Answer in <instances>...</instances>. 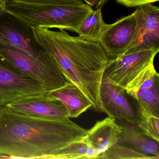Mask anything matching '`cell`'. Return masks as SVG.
<instances>
[{
  "mask_svg": "<svg viewBox=\"0 0 159 159\" xmlns=\"http://www.w3.org/2000/svg\"><path fill=\"white\" fill-rule=\"evenodd\" d=\"M87 130L69 118L30 116L0 108V159H58L59 152L83 140Z\"/></svg>",
  "mask_w": 159,
  "mask_h": 159,
  "instance_id": "1",
  "label": "cell"
},
{
  "mask_svg": "<svg viewBox=\"0 0 159 159\" xmlns=\"http://www.w3.org/2000/svg\"><path fill=\"white\" fill-rule=\"evenodd\" d=\"M32 29L36 41L59 71L101 111L100 86L110 59L100 43L70 36L65 30Z\"/></svg>",
  "mask_w": 159,
  "mask_h": 159,
  "instance_id": "2",
  "label": "cell"
},
{
  "mask_svg": "<svg viewBox=\"0 0 159 159\" xmlns=\"http://www.w3.org/2000/svg\"><path fill=\"white\" fill-rule=\"evenodd\" d=\"M3 10L32 29H58L77 32L85 17L93 11L87 4H41L12 0L2 2Z\"/></svg>",
  "mask_w": 159,
  "mask_h": 159,
  "instance_id": "3",
  "label": "cell"
},
{
  "mask_svg": "<svg viewBox=\"0 0 159 159\" xmlns=\"http://www.w3.org/2000/svg\"><path fill=\"white\" fill-rule=\"evenodd\" d=\"M0 55L40 82L48 92L60 88L68 81L47 54L39 57L16 47L0 44Z\"/></svg>",
  "mask_w": 159,
  "mask_h": 159,
  "instance_id": "4",
  "label": "cell"
},
{
  "mask_svg": "<svg viewBox=\"0 0 159 159\" xmlns=\"http://www.w3.org/2000/svg\"><path fill=\"white\" fill-rule=\"evenodd\" d=\"M159 48L141 49L125 53L110 59L104 71L102 82L125 89L144 70L153 65Z\"/></svg>",
  "mask_w": 159,
  "mask_h": 159,
  "instance_id": "5",
  "label": "cell"
},
{
  "mask_svg": "<svg viewBox=\"0 0 159 159\" xmlns=\"http://www.w3.org/2000/svg\"><path fill=\"white\" fill-rule=\"evenodd\" d=\"M47 92L40 82L0 55V108L22 98Z\"/></svg>",
  "mask_w": 159,
  "mask_h": 159,
  "instance_id": "6",
  "label": "cell"
},
{
  "mask_svg": "<svg viewBox=\"0 0 159 159\" xmlns=\"http://www.w3.org/2000/svg\"><path fill=\"white\" fill-rule=\"evenodd\" d=\"M0 44L16 47L39 57L46 55L35 40L32 28L3 8L0 11Z\"/></svg>",
  "mask_w": 159,
  "mask_h": 159,
  "instance_id": "7",
  "label": "cell"
},
{
  "mask_svg": "<svg viewBox=\"0 0 159 159\" xmlns=\"http://www.w3.org/2000/svg\"><path fill=\"white\" fill-rule=\"evenodd\" d=\"M136 24L134 38L125 53L159 48V8L147 3L134 11Z\"/></svg>",
  "mask_w": 159,
  "mask_h": 159,
  "instance_id": "8",
  "label": "cell"
},
{
  "mask_svg": "<svg viewBox=\"0 0 159 159\" xmlns=\"http://www.w3.org/2000/svg\"><path fill=\"white\" fill-rule=\"evenodd\" d=\"M136 24L134 12L113 24L105 23L99 43L110 59L117 58L127 50L134 38Z\"/></svg>",
  "mask_w": 159,
  "mask_h": 159,
  "instance_id": "9",
  "label": "cell"
},
{
  "mask_svg": "<svg viewBox=\"0 0 159 159\" xmlns=\"http://www.w3.org/2000/svg\"><path fill=\"white\" fill-rule=\"evenodd\" d=\"M127 94L125 89L102 82L99 94L101 111L111 119L137 125L139 122L137 109Z\"/></svg>",
  "mask_w": 159,
  "mask_h": 159,
  "instance_id": "10",
  "label": "cell"
},
{
  "mask_svg": "<svg viewBox=\"0 0 159 159\" xmlns=\"http://www.w3.org/2000/svg\"><path fill=\"white\" fill-rule=\"evenodd\" d=\"M5 107L30 116L53 119L69 118L65 106L49 92L22 98Z\"/></svg>",
  "mask_w": 159,
  "mask_h": 159,
  "instance_id": "11",
  "label": "cell"
},
{
  "mask_svg": "<svg viewBox=\"0 0 159 159\" xmlns=\"http://www.w3.org/2000/svg\"><path fill=\"white\" fill-rule=\"evenodd\" d=\"M159 76L154 65L140 72L125 88L128 95L159 117Z\"/></svg>",
  "mask_w": 159,
  "mask_h": 159,
  "instance_id": "12",
  "label": "cell"
},
{
  "mask_svg": "<svg viewBox=\"0 0 159 159\" xmlns=\"http://www.w3.org/2000/svg\"><path fill=\"white\" fill-rule=\"evenodd\" d=\"M121 132V126L108 117L97 122L91 129L87 130L83 141L95 151L98 159L102 153L120 141Z\"/></svg>",
  "mask_w": 159,
  "mask_h": 159,
  "instance_id": "13",
  "label": "cell"
},
{
  "mask_svg": "<svg viewBox=\"0 0 159 159\" xmlns=\"http://www.w3.org/2000/svg\"><path fill=\"white\" fill-rule=\"evenodd\" d=\"M49 93L65 106L68 112L69 118H77L93 107L81 90L68 81L62 87Z\"/></svg>",
  "mask_w": 159,
  "mask_h": 159,
  "instance_id": "14",
  "label": "cell"
},
{
  "mask_svg": "<svg viewBox=\"0 0 159 159\" xmlns=\"http://www.w3.org/2000/svg\"><path fill=\"white\" fill-rule=\"evenodd\" d=\"M120 141L141 153L159 157V142L147 136L134 125H123Z\"/></svg>",
  "mask_w": 159,
  "mask_h": 159,
  "instance_id": "15",
  "label": "cell"
},
{
  "mask_svg": "<svg viewBox=\"0 0 159 159\" xmlns=\"http://www.w3.org/2000/svg\"><path fill=\"white\" fill-rule=\"evenodd\" d=\"M105 24L101 8L93 10L85 17L76 32L83 39L99 43Z\"/></svg>",
  "mask_w": 159,
  "mask_h": 159,
  "instance_id": "16",
  "label": "cell"
},
{
  "mask_svg": "<svg viewBox=\"0 0 159 159\" xmlns=\"http://www.w3.org/2000/svg\"><path fill=\"white\" fill-rule=\"evenodd\" d=\"M137 103V127L144 135L159 142V117L152 113L142 103Z\"/></svg>",
  "mask_w": 159,
  "mask_h": 159,
  "instance_id": "17",
  "label": "cell"
},
{
  "mask_svg": "<svg viewBox=\"0 0 159 159\" xmlns=\"http://www.w3.org/2000/svg\"><path fill=\"white\" fill-rule=\"evenodd\" d=\"M95 151L83 140L73 142L59 152L58 159H98Z\"/></svg>",
  "mask_w": 159,
  "mask_h": 159,
  "instance_id": "18",
  "label": "cell"
},
{
  "mask_svg": "<svg viewBox=\"0 0 159 159\" xmlns=\"http://www.w3.org/2000/svg\"><path fill=\"white\" fill-rule=\"evenodd\" d=\"M159 157L141 153L133 148L117 144L99 156L98 159H159Z\"/></svg>",
  "mask_w": 159,
  "mask_h": 159,
  "instance_id": "19",
  "label": "cell"
},
{
  "mask_svg": "<svg viewBox=\"0 0 159 159\" xmlns=\"http://www.w3.org/2000/svg\"><path fill=\"white\" fill-rule=\"evenodd\" d=\"M5 0H0L3 2ZM25 3L41 4H80L83 3L82 0H12Z\"/></svg>",
  "mask_w": 159,
  "mask_h": 159,
  "instance_id": "20",
  "label": "cell"
},
{
  "mask_svg": "<svg viewBox=\"0 0 159 159\" xmlns=\"http://www.w3.org/2000/svg\"><path fill=\"white\" fill-rule=\"evenodd\" d=\"M109 0H107L108 1ZM118 3L127 7H137L147 3L157 2L159 0H115Z\"/></svg>",
  "mask_w": 159,
  "mask_h": 159,
  "instance_id": "21",
  "label": "cell"
},
{
  "mask_svg": "<svg viewBox=\"0 0 159 159\" xmlns=\"http://www.w3.org/2000/svg\"><path fill=\"white\" fill-rule=\"evenodd\" d=\"M107 0H96V5L95 8L96 9H99L102 8V6L106 3Z\"/></svg>",
  "mask_w": 159,
  "mask_h": 159,
  "instance_id": "22",
  "label": "cell"
},
{
  "mask_svg": "<svg viewBox=\"0 0 159 159\" xmlns=\"http://www.w3.org/2000/svg\"><path fill=\"white\" fill-rule=\"evenodd\" d=\"M86 2V4L91 7H96V0H82Z\"/></svg>",
  "mask_w": 159,
  "mask_h": 159,
  "instance_id": "23",
  "label": "cell"
},
{
  "mask_svg": "<svg viewBox=\"0 0 159 159\" xmlns=\"http://www.w3.org/2000/svg\"><path fill=\"white\" fill-rule=\"evenodd\" d=\"M2 8V3L0 2V9Z\"/></svg>",
  "mask_w": 159,
  "mask_h": 159,
  "instance_id": "24",
  "label": "cell"
},
{
  "mask_svg": "<svg viewBox=\"0 0 159 159\" xmlns=\"http://www.w3.org/2000/svg\"><path fill=\"white\" fill-rule=\"evenodd\" d=\"M2 8H1V9H0V11H1V10H2Z\"/></svg>",
  "mask_w": 159,
  "mask_h": 159,
  "instance_id": "25",
  "label": "cell"
}]
</instances>
